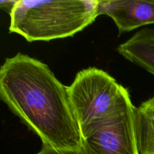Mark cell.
Masks as SVG:
<instances>
[{
    "label": "cell",
    "instance_id": "cell-1",
    "mask_svg": "<svg viewBox=\"0 0 154 154\" xmlns=\"http://www.w3.org/2000/svg\"><path fill=\"white\" fill-rule=\"evenodd\" d=\"M0 100L43 146L58 150L82 148V136L67 87L46 64L18 53L0 66Z\"/></svg>",
    "mask_w": 154,
    "mask_h": 154
},
{
    "label": "cell",
    "instance_id": "cell-2",
    "mask_svg": "<svg viewBox=\"0 0 154 154\" xmlns=\"http://www.w3.org/2000/svg\"><path fill=\"white\" fill-rule=\"evenodd\" d=\"M97 5L98 0H17L9 32L29 42L71 37L96 20Z\"/></svg>",
    "mask_w": 154,
    "mask_h": 154
},
{
    "label": "cell",
    "instance_id": "cell-3",
    "mask_svg": "<svg viewBox=\"0 0 154 154\" xmlns=\"http://www.w3.org/2000/svg\"><path fill=\"white\" fill-rule=\"evenodd\" d=\"M67 92L81 136L90 126L132 102L125 87L109 74L95 67L78 72L67 87Z\"/></svg>",
    "mask_w": 154,
    "mask_h": 154
},
{
    "label": "cell",
    "instance_id": "cell-4",
    "mask_svg": "<svg viewBox=\"0 0 154 154\" xmlns=\"http://www.w3.org/2000/svg\"><path fill=\"white\" fill-rule=\"evenodd\" d=\"M132 102L82 135L86 154H138Z\"/></svg>",
    "mask_w": 154,
    "mask_h": 154
},
{
    "label": "cell",
    "instance_id": "cell-5",
    "mask_svg": "<svg viewBox=\"0 0 154 154\" xmlns=\"http://www.w3.org/2000/svg\"><path fill=\"white\" fill-rule=\"evenodd\" d=\"M97 15H107L120 32L154 24V0H98Z\"/></svg>",
    "mask_w": 154,
    "mask_h": 154
},
{
    "label": "cell",
    "instance_id": "cell-6",
    "mask_svg": "<svg viewBox=\"0 0 154 154\" xmlns=\"http://www.w3.org/2000/svg\"><path fill=\"white\" fill-rule=\"evenodd\" d=\"M121 56L154 75V29L145 28L117 48Z\"/></svg>",
    "mask_w": 154,
    "mask_h": 154
},
{
    "label": "cell",
    "instance_id": "cell-7",
    "mask_svg": "<svg viewBox=\"0 0 154 154\" xmlns=\"http://www.w3.org/2000/svg\"><path fill=\"white\" fill-rule=\"evenodd\" d=\"M138 154H154V96L135 108Z\"/></svg>",
    "mask_w": 154,
    "mask_h": 154
},
{
    "label": "cell",
    "instance_id": "cell-8",
    "mask_svg": "<svg viewBox=\"0 0 154 154\" xmlns=\"http://www.w3.org/2000/svg\"><path fill=\"white\" fill-rule=\"evenodd\" d=\"M35 154H86L83 148L78 150H58L47 146L42 145V148Z\"/></svg>",
    "mask_w": 154,
    "mask_h": 154
},
{
    "label": "cell",
    "instance_id": "cell-9",
    "mask_svg": "<svg viewBox=\"0 0 154 154\" xmlns=\"http://www.w3.org/2000/svg\"><path fill=\"white\" fill-rule=\"evenodd\" d=\"M17 0H5V1H0V8L6 11L8 13L11 12L14 6L16 4Z\"/></svg>",
    "mask_w": 154,
    "mask_h": 154
}]
</instances>
